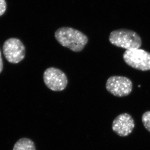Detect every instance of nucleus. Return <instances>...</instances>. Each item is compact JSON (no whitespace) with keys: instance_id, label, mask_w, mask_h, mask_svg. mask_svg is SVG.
<instances>
[{"instance_id":"1","label":"nucleus","mask_w":150,"mask_h":150,"mask_svg":"<svg viewBox=\"0 0 150 150\" xmlns=\"http://www.w3.org/2000/svg\"><path fill=\"white\" fill-rule=\"evenodd\" d=\"M54 36L61 45L74 52L82 51L88 40L86 35L71 27L59 28L55 32Z\"/></svg>"},{"instance_id":"2","label":"nucleus","mask_w":150,"mask_h":150,"mask_svg":"<svg viewBox=\"0 0 150 150\" xmlns=\"http://www.w3.org/2000/svg\"><path fill=\"white\" fill-rule=\"evenodd\" d=\"M109 40L112 45L127 50L139 49L142 44V39L137 33L125 29L112 31Z\"/></svg>"},{"instance_id":"3","label":"nucleus","mask_w":150,"mask_h":150,"mask_svg":"<svg viewBox=\"0 0 150 150\" xmlns=\"http://www.w3.org/2000/svg\"><path fill=\"white\" fill-rule=\"evenodd\" d=\"M123 58L128 65L142 71L150 70V53L140 49L126 50Z\"/></svg>"},{"instance_id":"4","label":"nucleus","mask_w":150,"mask_h":150,"mask_svg":"<svg viewBox=\"0 0 150 150\" xmlns=\"http://www.w3.org/2000/svg\"><path fill=\"white\" fill-rule=\"evenodd\" d=\"M3 51L6 59L13 64L20 62L25 55V46L20 40L16 38L6 40L3 45Z\"/></svg>"},{"instance_id":"5","label":"nucleus","mask_w":150,"mask_h":150,"mask_svg":"<svg viewBox=\"0 0 150 150\" xmlns=\"http://www.w3.org/2000/svg\"><path fill=\"white\" fill-rule=\"evenodd\" d=\"M105 87L106 90L112 95L122 97L127 96L131 93L133 83L126 77L113 76L108 79Z\"/></svg>"},{"instance_id":"6","label":"nucleus","mask_w":150,"mask_h":150,"mask_svg":"<svg viewBox=\"0 0 150 150\" xmlns=\"http://www.w3.org/2000/svg\"><path fill=\"white\" fill-rule=\"evenodd\" d=\"M43 80L46 86L52 91H63L68 84V79L65 74L57 68H48L43 74Z\"/></svg>"},{"instance_id":"7","label":"nucleus","mask_w":150,"mask_h":150,"mask_svg":"<svg viewBox=\"0 0 150 150\" xmlns=\"http://www.w3.org/2000/svg\"><path fill=\"white\" fill-rule=\"evenodd\" d=\"M135 124L133 118L130 114L122 113L118 115L112 123V130L118 136L125 137L132 133Z\"/></svg>"},{"instance_id":"8","label":"nucleus","mask_w":150,"mask_h":150,"mask_svg":"<svg viewBox=\"0 0 150 150\" xmlns=\"http://www.w3.org/2000/svg\"><path fill=\"white\" fill-rule=\"evenodd\" d=\"M13 150H35V148L32 140L27 138H22L15 144Z\"/></svg>"},{"instance_id":"9","label":"nucleus","mask_w":150,"mask_h":150,"mask_svg":"<svg viewBox=\"0 0 150 150\" xmlns=\"http://www.w3.org/2000/svg\"><path fill=\"white\" fill-rule=\"evenodd\" d=\"M142 120L145 128L150 132V111H146L143 113Z\"/></svg>"},{"instance_id":"10","label":"nucleus","mask_w":150,"mask_h":150,"mask_svg":"<svg viewBox=\"0 0 150 150\" xmlns=\"http://www.w3.org/2000/svg\"><path fill=\"white\" fill-rule=\"evenodd\" d=\"M7 4L6 0H0V16L3 15L6 9Z\"/></svg>"},{"instance_id":"11","label":"nucleus","mask_w":150,"mask_h":150,"mask_svg":"<svg viewBox=\"0 0 150 150\" xmlns=\"http://www.w3.org/2000/svg\"><path fill=\"white\" fill-rule=\"evenodd\" d=\"M3 69V62L2 57H1V52L0 51V74L1 73V71Z\"/></svg>"}]
</instances>
